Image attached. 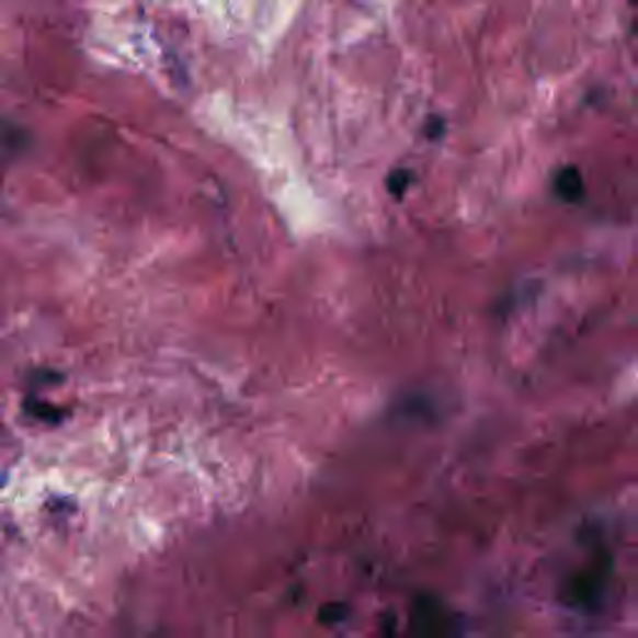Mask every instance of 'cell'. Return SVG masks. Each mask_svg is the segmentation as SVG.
<instances>
[{"mask_svg":"<svg viewBox=\"0 0 638 638\" xmlns=\"http://www.w3.org/2000/svg\"><path fill=\"white\" fill-rule=\"evenodd\" d=\"M412 631L419 638H452L459 631L457 616L442 601L424 596L412 608Z\"/></svg>","mask_w":638,"mask_h":638,"instance_id":"obj_1","label":"cell"},{"mask_svg":"<svg viewBox=\"0 0 638 638\" xmlns=\"http://www.w3.org/2000/svg\"><path fill=\"white\" fill-rule=\"evenodd\" d=\"M606 569H608L606 556H599L596 563H591L586 571L577 573V577L569 581V604L583 608L596 606L599 599L604 596Z\"/></svg>","mask_w":638,"mask_h":638,"instance_id":"obj_2","label":"cell"},{"mask_svg":"<svg viewBox=\"0 0 638 638\" xmlns=\"http://www.w3.org/2000/svg\"><path fill=\"white\" fill-rule=\"evenodd\" d=\"M554 190L556 195L561 200H567V203H579L583 197V178L577 168H563L559 175H556L554 182Z\"/></svg>","mask_w":638,"mask_h":638,"instance_id":"obj_3","label":"cell"},{"mask_svg":"<svg viewBox=\"0 0 638 638\" xmlns=\"http://www.w3.org/2000/svg\"><path fill=\"white\" fill-rule=\"evenodd\" d=\"M412 172L409 170H405V168H399V170H395V172H389L387 175V190L391 195L395 197H405V193H407V187L412 185Z\"/></svg>","mask_w":638,"mask_h":638,"instance_id":"obj_4","label":"cell"},{"mask_svg":"<svg viewBox=\"0 0 638 638\" xmlns=\"http://www.w3.org/2000/svg\"><path fill=\"white\" fill-rule=\"evenodd\" d=\"M25 412L43 419V422H58V419H60L58 407H53L48 402H41V399H29V402H25Z\"/></svg>","mask_w":638,"mask_h":638,"instance_id":"obj_5","label":"cell"},{"mask_svg":"<svg viewBox=\"0 0 638 638\" xmlns=\"http://www.w3.org/2000/svg\"><path fill=\"white\" fill-rule=\"evenodd\" d=\"M426 135H430L432 140L442 138V135H444V123L440 121V117H434V121L430 123V127H426Z\"/></svg>","mask_w":638,"mask_h":638,"instance_id":"obj_6","label":"cell"}]
</instances>
